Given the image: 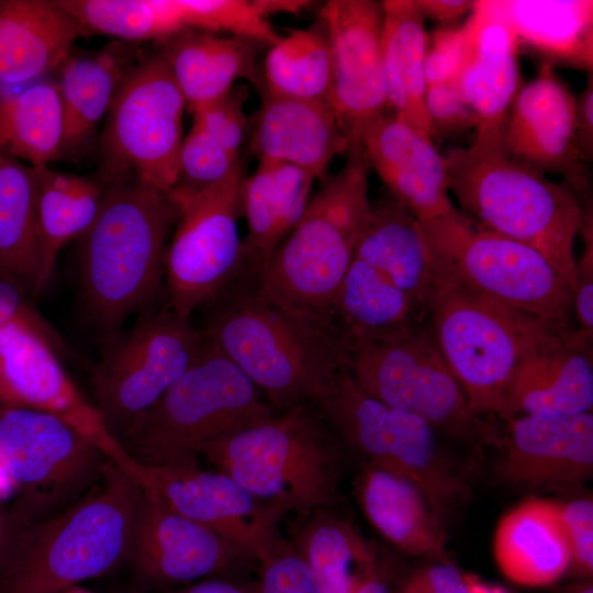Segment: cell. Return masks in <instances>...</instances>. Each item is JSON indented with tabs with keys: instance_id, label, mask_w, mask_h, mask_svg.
Instances as JSON below:
<instances>
[{
	"instance_id": "obj_1",
	"label": "cell",
	"mask_w": 593,
	"mask_h": 593,
	"mask_svg": "<svg viewBox=\"0 0 593 593\" xmlns=\"http://www.w3.org/2000/svg\"><path fill=\"white\" fill-rule=\"evenodd\" d=\"M347 153L345 165L321 179L301 221L262 267L255 289L262 299L335 335L332 305L372 209L366 155L359 147Z\"/></svg>"
},
{
	"instance_id": "obj_2",
	"label": "cell",
	"mask_w": 593,
	"mask_h": 593,
	"mask_svg": "<svg viewBox=\"0 0 593 593\" xmlns=\"http://www.w3.org/2000/svg\"><path fill=\"white\" fill-rule=\"evenodd\" d=\"M449 190L481 226L542 254L573 289L574 244L585 212L564 181L512 158L501 136L475 134L446 156Z\"/></svg>"
},
{
	"instance_id": "obj_3",
	"label": "cell",
	"mask_w": 593,
	"mask_h": 593,
	"mask_svg": "<svg viewBox=\"0 0 593 593\" xmlns=\"http://www.w3.org/2000/svg\"><path fill=\"white\" fill-rule=\"evenodd\" d=\"M142 494L136 480L110 462L82 497L8 542L0 593H61L110 571L130 555Z\"/></svg>"
},
{
	"instance_id": "obj_4",
	"label": "cell",
	"mask_w": 593,
	"mask_h": 593,
	"mask_svg": "<svg viewBox=\"0 0 593 593\" xmlns=\"http://www.w3.org/2000/svg\"><path fill=\"white\" fill-rule=\"evenodd\" d=\"M178 216L169 193L137 181L109 184L80 237L79 282L92 322L109 336L153 305Z\"/></svg>"
},
{
	"instance_id": "obj_5",
	"label": "cell",
	"mask_w": 593,
	"mask_h": 593,
	"mask_svg": "<svg viewBox=\"0 0 593 593\" xmlns=\"http://www.w3.org/2000/svg\"><path fill=\"white\" fill-rule=\"evenodd\" d=\"M204 337L267 398L276 412L320 403L349 357L339 337L253 293L222 304Z\"/></svg>"
},
{
	"instance_id": "obj_6",
	"label": "cell",
	"mask_w": 593,
	"mask_h": 593,
	"mask_svg": "<svg viewBox=\"0 0 593 593\" xmlns=\"http://www.w3.org/2000/svg\"><path fill=\"white\" fill-rule=\"evenodd\" d=\"M342 445L321 412L301 403L212 443L202 457L284 515L336 503Z\"/></svg>"
},
{
	"instance_id": "obj_7",
	"label": "cell",
	"mask_w": 593,
	"mask_h": 593,
	"mask_svg": "<svg viewBox=\"0 0 593 593\" xmlns=\"http://www.w3.org/2000/svg\"><path fill=\"white\" fill-rule=\"evenodd\" d=\"M273 414L260 391L205 338L198 359L121 444L141 465H199L209 445Z\"/></svg>"
},
{
	"instance_id": "obj_8",
	"label": "cell",
	"mask_w": 593,
	"mask_h": 593,
	"mask_svg": "<svg viewBox=\"0 0 593 593\" xmlns=\"http://www.w3.org/2000/svg\"><path fill=\"white\" fill-rule=\"evenodd\" d=\"M418 223L433 272L504 309L575 327L572 290L538 250L481 226L456 208Z\"/></svg>"
},
{
	"instance_id": "obj_9",
	"label": "cell",
	"mask_w": 593,
	"mask_h": 593,
	"mask_svg": "<svg viewBox=\"0 0 593 593\" xmlns=\"http://www.w3.org/2000/svg\"><path fill=\"white\" fill-rule=\"evenodd\" d=\"M422 322L350 345L351 377L370 396L423 418L437 433L478 448H501L504 433L470 410L430 324Z\"/></svg>"
},
{
	"instance_id": "obj_10",
	"label": "cell",
	"mask_w": 593,
	"mask_h": 593,
	"mask_svg": "<svg viewBox=\"0 0 593 593\" xmlns=\"http://www.w3.org/2000/svg\"><path fill=\"white\" fill-rule=\"evenodd\" d=\"M426 314L470 410L488 418L497 417L524 355L570 329L499 306L433 271Z\"/></svg>"
},
{
	"instance_id": "obj_11",
	"label": "cell",
	"mask_w": 593,
	"mask_h": 593,
	"mask_svg": "<svg viewBox=\"0 0 593 593\" xmlns=\"http://www.w3.org/2000/svg\"><path fill=\"white\" fill-rule=\"evenodd\" d=\"M320 412L342 444L368 463L416 484L444 521L462 503L469 486L423 418L393 409L366 393L348 369L338 373Z\"/></svg>"
},
{
	"instance_id": "obj_12",
	"label": "cell",
	"mask_w": 593,
	"mask_h": 593,
	"mask_svg": "<svg viewBox=\"0 0 593 593\" xmlns=\"http://www.w3.org/2000/svg\"><path fill=\"white\" fill-rule=\"evenodd\" d=\"M186 109L160 54H141L107 113L100 157L108 186L137 181L169 193L178 176Z\"/></svg>"
},
{
	"instance_id": "obj_13",
	"label": "cell",
	"mask_w": 593,
	"mask_h": 593,
	"mask_svg": "<svg viewBox=\"0 0 593 593\" xmlns=\"http://www.w3.org/2000/svg\"><path fill=\"white\" fill-rule=\"evenodd\" d=\"M112 462L66 421L29 407L0 409V463L22 492L23 526L75 503Z\"/></svg>"
},
{
	"instance_id": "obj_14",
	"label": "cell",
	"mask_w": 593,
	"mask_h": 593,
	"mask_svg": "<svg viewBox=\"0 0 593 593\" xmlns=\"http://www.w3.org/2000/svg\"><path fill=\"white\" fill-rule=\"evenodd\" d=\"M204 345L202 332L169 304L143 310L125 335L111 339L92 376L93 404L120 443L191 367Z\"/></svg>"
},
{
	"instance_id": "obj_15",
	"label": "cell",
	"mask_w": 593,
	"mask_h": 593,
	"mask_svg": "<svg viewBox=\"0 0 593 593\" xmlns=\"http://www.w3.org/2000/svg\"><path fill=\"white\" fill-rule=\"evenodd\" d=\"M243 167L184 197L171 195L178 216L167 246L164 276L168 304L181 318L217 299L243 268L240 186Z\"/></svg>"
},
{
	"instance_id": "obj_16",
	"label": "cell",
	"mask_w": 593,
	"mask_h": 593,
	"mask_svg": "<svg viewBox=\"0 0 593 593\" xmlns=\"http://www.w3.org/2000/svg\"><path fill=\"white\" fill-rule=\"evenodd\" d=\"M56 350L44 334L27 324L13 323L0 329V384L7 405L34 409L66 421L133 477L137 462L70 380Z\"/></svg>"
},
{
	"instance_id": "obj_17",
	"label": "cell",
	"mask_w": 593,
	"mask_h": 593,
	"mask_svg": "<svg viewBox=\"0 0 593 593\" xmlns=\"http://www.w3.org/2000/svg\"><path fill=\"white\" fill-rule=\"evenodd\" d=\"M318 22L332 56L328 102L345 130L349 149L359 147L365 130L387 115L389 107L382 57V1L328 0L320 10Z\"/></svg>"
},
{
	"instance_id": "obj_18",
	"label": "cell",
	"mask_w": 593,
	"mask_h": 593,
	"mask_svg": "<svg viewBox=\"0 0 593 593\" xmlns=\"http://www.w3.org/2000/svg\"><path fill=\"white\" fill-rule=\"evenodd\" d=\"M135 480L168 508L243 547L257 562L281 536L283 515L219 470L138 463Z\"/></svg>"
},
{
	"instance_id": "obj_19",
	"label": "cell",
	"mask_w": 593,
	"mask_h": 593,
	"mask_svg": "<svg viewBox=\"0 0 593 593\" xmlns=\"http://www.w3.org/2000/svg\"><path fill=\"white\" fill-rule=\"evenodd\" d=\"M128 558L145 583L158 586L226 577L257 561L243 547L174 512L145 490Z\"/></svg>"
},
{
	"instance_id": "obj_20",
	"label": "cell",
	"mask_w": 593,
	"mask_h": 593,
	"mask_svg": "<svg viewBox=\"0 0 593 593\" xmlns=\"http://www.w3.org/2000/svg\"><path fill=\"white\" fill-rule=\"evenodd\" d=\"M502 145L517 161L559 175L577 193L589 186L575 127V97L546 61L521 87L502 127Z\"/></svg>"
},
{
	"instance_id": "obj_21",
	"label": "cell",
	"mask_w": 593,
	"mask_h": 593,
	"mask_svg": "<svg viewBox=\"0 0 593 593\" xmlns=\"http://www.w3.org/2000/svg\"><path fill=\"white\" fill-rule=\"evenodd\" d=\"M499 478L529 489L571 488L593 472V414L521 415L505 421Z\"/></svg>"
},
{
	"instance_id": "obj_22",
	"label": "cell",
	"mask_w": 593,
	"mask_h": 593,
	"mask_svg": "<svg viewBox=\"0 0 593 593\" xmlns=\"http://www.w3.org/2000/svg\"><path fill=\"white\" fill-rule=\"evenodd\" d=\"M592 338L574 327L527 351L510 379L497 418L592 412Z\"/></svg>"
},
{
	"instance_id": "obj_23",
	"label": "cell",
	"mask_w": 593,
	"mask_h": 593,
	"mask_svg": "<svg viewBox=\"0 0 593 593\" xmlns=\"http://www.w3.org/2000/svg\"><path fill=\"white\" fill-rule=\"evenodd\" d=\"M359 147L392 193L419 222L455 209L445 156L432 137L396 116L384 115L362 133Z\"/></svg>"
},
{
	"instance_id": "obj_24",
	"label": "cell",
	"mask_w": 593,
	"mask_h": 593,
	"mask_svg": "<svg viewBox=\"0 0 593 593\" xmlns=\"http://www.w3.org/2000/svg\"><path fill=\"white\" fill-rule=\"evenodd\" d=\"M259 92L260 107L249 130L251 153L258 161L284 163L316 179L324 178L332 160L349 149L348 137L329 102Z\"/></svg>"
},
{
	"instance_id": "obj_25",
	"label": "cell",
	"mask_w": 593,
	"mask_h": 593,
	"mask_svg": "<svg viewBox=\"0 0 593 593\" xmlns=\"http://www.w3.org/2000/svg\"><path fill=\"white\" fill-rule=\"evenodd\" d=\"M467 49L456 79L457 88L474 114L475 134L500 136L510 107L523 86L518 43L506 24L484 1H474L463 24Z\"/></svg>"
},
{
	"instance_id": "obj_26",
	"label": "cell",
	"mask_w": 593,
	"mask_h": 593,
	"mask_svg": "<svg viewBox=\"0 0 593 593\" xmlns=\"http://www.w3.org/2000/svg\"><path fill=\"white\" fill-rule=\"evenodd\" d=\"M157 51L180 89L187 109L224 98L239 79L261 83L258 56L265 45L244 37L186 31L159 41Z\"/></svg>"
},
{
	"instance_id": "obj_27",
	"label": "cell",
	"mask_w": 593,
	"mask_h": 593,
	"mask_svg": "<svg viewBox=\"0 0 593 593\" xmlns=\"http://www.w3.org/2000/svg\"><path fill=\"white\" fill-rule=\"evenodd\" d=\"M80 34L58 0H0V91L57 70Z\"/></svg>"
},
{
	"instance_id": "obj_28",
	"label": "cell",
	"mask_w": 593,
	"mask_h": 593,
	"mask_svg": "<svg viewBox=\"0 0 593 593\" xmlns=\"http://www.w3.org/2000/svg\"><path fill=\"white\" fill-rule=\"evenodd\" d=\"M316 178L289 164L260 160L240 186L242 216L247 234L243 238V268L256 278L262 267L301 221Z\"/></svg>"
},
{
	"instance_id": "obj_29",
	"label": "cell",
	"mask_w": 593,
	"mask_h": 593,
	"mask_svg": "<svg viewBox=\"0 0 593 593\" xmlns=\"http://www.w3.org/2000/svg\"><path fill=\"white\" fill-rule=\"evenodd\" d=\"M493 551L501 572L512 582L545 586L571 566V551L559 503L528 499L500 521Z\"/></svg>"
},
{
	"instance_id": "obj_30",
	"label": "cell",
	"mask_w": 593,
	"mask_h": 593,
	"mask_svg": "<svg viewBox=\"0 0 593 593\" xmlns=\"http://www.w3.org/2000/svg\"><path fill=\"white\" fill-rule=\"evenodd\" d=\"M356 492L367 519L391 544L412 556L450 561L444 521L412 481L368 463Z\"/></svg>"
},
{
	"instance_id": "obj_31",
	"label": "cell",
	"mask_w": 593,
	"mask_h": 593,
	"mask_svg": "<svg viewBox=\"0 0 593 593\" xmlns=\"http://www.w3.org/2000/svg\"><path fill=\"white\" fill-rule=\"evenodd\" d=\"M248 97V86L237 85L221 100L191 112L192 125L181 143L171 195L193 194L243 167L242 147L251 123L245 112Z\"/></svg>"
},
{
	"instance_id": "obj_32",
	"label": "cell",
	"mask_w": 593,
	"mask_h": 593,
	"mask_svg": "<svg viewBox=\"0 0 593 593\" xmlns=\"http://www.w3.org/2000/svg\"><path fill=\"white\" fill-rule=\"evenodd\" d=\"M296 514L290 525L289 541L322 593H355L379 569L373 546L332 507Z\"/></svg>"
},
{
	"instance_id": "obj_33",
	"label": "cell",
	"mask_w": 593,
	"mask_h": 593,
	"mask_svg": "<svg viewBox=\"0 0 593 593\" xmlns=\"http://www.w3.org/2000/svg\"><path fill=\"white\" fill-rule=\"evenodd\" d=\"M139 55L133 44L118 40L92 55L68 54L56 80L64 115V154L93 135Z\"/></svg>"
},
{
	"instance_id": "obj_34",
	"label": "cell",
	"mask_w": 593,
	"mask_h": 593,
	"mask_svg": "<svg viewBox=\"0 0 593 593\" xmlns=\"http://www.w3.org/2000/svg\"><path fill=\"white\" fill-rule=\"evenodd\" d=\"M522 43L549 57L592 71L593 1L485 0Z\"/></svg>"
},
{
	"instance_id": "obj_35",
	"label": "cell",
	"mask_w": 593,
	"mask_h": 593,
	"mask_svg": "<svg viewBox=\"0 0 593 593\" xmlns=\"http://www.w3.org/2000/svg\"><path fill=\"white\" fill-rule=\"evenodd\" d=\"M354 257L382 273L426 314L429 255L418 220L394 198L372 205Z\"/></svg>"
},
{
	"instance_id": "obj_36",
	"label": "cell",
	"mask_w": 593,
	"mask_h": 593,
	"mask_svg": "<svg viewBox=\"0 0 593 593\" xmlns=\"http://www.w3.org/2000/svg\"><path fill=\"white\" fill-rule=\"evenodd\" d=\"M382 57L388 103L394 116L432 136L425 109L428 37L415 0H385Z\"/></svg>"
},
{
	"instance_id": "obj_37",
	"label": "cell",
	"mask_w": 593,
	"mask_h": 593,
	"mask_svg": "<svg viewBox=\"0 0 593 593\" xmlns=\"http://www.w3.org/2000/svg\"><path fill=\"white\" fill-rule=\"evenodd\" d=\"M424 315L405 292L354 257L335 295L331 321L348 349L355 343L398 332Z\"/></svg>"
},
{
	"instance_id": "obj_38",
	"label": "cell",
	"mask_w": 593,
	"mask_h": 593,
	"mask_svg": "<svg viewBox=\"0 0 593 593\" xmlns=\"http://www.w3.org/2000/svg\"><path fill=\"white\" fill-rule=\"evenodd\" d=\"M41 270L34 168L0 154V279L36 298Z\"/></svg>"
},
{
	"instance_id": "obj_39",
	"label": "cell",
	"mask_w": 593,
	"mask_h": 593,
	"mask_svg": "<svg viewBox=\"0 0 593 593\" xmlns=\"http://www.w3.org/2000/svg\"><path fill=\"white\" fill-rule=\"evenodd\" d=\"M33 168L42 290L51 279L60 249L72 238L81 237L96 221L104 189L92 179L60 172L48 165Z\"/></svg>"
},
{
	"instance_id": "obj_40",
	"label": "cell",
	"mask_w": 593,
	"mask_h": 593,
	"mask_svg": "<svg viewBox=\"0 0 593 593\" xmlns=\"http://www.w3.org/2000/svg\"><path fill=\"white\" fill-rule=\"evenodd\" d=\"M0 154L35 167L64 155V115L56 81L0 93Z\"/></svg>"
},
{
	"instance_id": "obj_41",
	"label": "cell",
	"mask_w": 593,
	"mask_h": 593,
	"mask_svg": "<svg viewBox=\"0 0 593 593\" xmlns=\"http://www.w3.org/2000/svg\"><path fill=\"white\" fill-rule=\"evenodd\" d=\"M81 34L110 35L135 43L163 41L191 31L184 0H58Z\"/></svg>"
},
{
	"instance_id": "obj_42",
	"label": "cell",
	"mask_w": 593,
	"mask_h": 593,
	"mask_svg": "<svg viewBox=\"0 0 593 593\" xmlns=\"http://www.w3.org/2000/svg\"><path fill=\"white\" fill-rule=\"evenodd\" d=\"M332 56L322 25L291 30L268 47L258 90L287 98L328 101Z\"/></svg>"
},
{
	"instance_id": "obj_43",
	"label": "cell",
	"mask_w": 593,
	"mask_h": 593,
	"mask_svg": "<svg viewBox=\"0 0 593 593\" xmlns=\"http://www.w3.org/2000/svg\"><path fill=\"white\" fill-rule=\"evenodd\" d=\"M197 31L248 38L266 47L276 44L281 35L268 20L261 0H187Z\"/></svg>"
},
{
	"instance_id": "obj_44",
	"label": "cell",
	"mask_w": 593,
	"mask_h": 593,
	"mask_svg": "<svg viewBox=\"0 0 593 593\" xmlns=\"http://www.w3.org/2000/svg\"><path fill=\"white\" fill-rule=\"evenodd\" d=\"M255 593H322L311 570L281 536L258 560Z\"/></svg>"
},
{
	"instance_id": "obj_45",
	"label": "cell",
	"mask_w": 593,
	"mask_h": 593,
	"mask_svg": "<svg viewBox=\"0 0 593 593\" xmlns=\"http://www.w3.org/2000/svg\"><path fill=\"white\" fill-rule=\"evenodd\" d=\"M425 109L432 136L459 134L478 125L477 119L463 101L456 81L427 86Z\"/></svg>"
},
{
	"instance_id": "obj_46",
	"label": "cell",
	"mask_w": 593,
	"mask_h": 593,
	"mask_svg": "<svg viewBox=\"0 0 593 593\" xmlns=\"http://www.w3.org/2000/svg\"><path fill=\"white\" fill-rule=\"evenodd\" d=\"M561 521L571 551L572 570L591 578L593 572V501L577 499L559 504Z\"/></svg>"
},
{
	"instance_id": "obj_47",
	"label": "cell",
	"mask_w": 593,
	"mask_h": 593,
	"mask_svg": "<svg viewBox=\"0 0 593 593\" xmlns=\"http://www.w3.org/2000/svg\"><path fill=\"white\" fill-rule=\"evenodd\" d=\"M467 49L465 25L457 29L438 30L428 43L425 75L426 87L456 81Z\"/></svg>"
},
{
	"instance_id": "obj_48",
	"label": "cell",
	"mask_w": 593,
	"mask_h": 593,
	"mask_svg": "<svg viewBox=\"0 0 593 593\" xmlns=\"http://www.w3.org/2000/svg\"><path fill=\"white\" fill-rule=\"evenodd\" d=\"M581 234L584 235L585 249L575 261V278L572 289V313L578 329L593 336V240L592 222L585 216Z\"/></svg>"
},
{
	"instance_id": "obj_49",
	"label": "cell",
	"mask_w": 593,
	"mask_h": 593,
	"mask_svg": "<svg viewBox=\"0 0 593 593\" xmlns=\"http://www.w3.org/2000/svg\"><path fill=\"white\" fill-rule=\"evenodd\" d=\"M469 578L451 561H435L409 575L396 593H469Z\"/></svg>"
},
{
	"instance_id": "obj_50",
	"label": "cell",
	"mask_w": 593,
	"mask_h": 593,
	"mask_svg": "<svg viewBox=\"0 0 593 593\" xmlns=\"http://www.w3.org/2000/svg\"><path fill=\"white\" fill-rule=\"evenodd\" d=\"M26 294L0 279V329L13 323L27 324L44 334L57 348L60 340L48 324L31 307Z\"/></svg>"
},
{
	"instance_id": "obj_51",
	"label": "cell",
	"mask_w": 593,
	"mask_h": 593,
	"mask_svg": "<svg viewBox=\"0 0 593 593\" xmlns=\"http://www.w3.org/2000/svg\"><path fill=\"white\" fill-rule=\"evenodd\" d=\"M575 127L581 156L585 163L593 157V76L592 71L581 93L575 97Z\"/></svg>"
},
{
	"instance_id": "obj_52",
	"label": "cell",
	"mask_w": 593,
	"mask_h": 593,
	"mask_svg": "<svg viewBox=\"0 0 593 593\" xmlns=\"http://www.w3.org/2000/svg\"><path fill=\"white\" fill-rule=\"evenodd\" d=\"M424 18H432L438 22H451L474 5L471 0H415Z\"/></svg>"
},
{
	"instance_id": "obj_53",
	"label": "cell",
	"mask_w": 593,
	"mask_h": 593,
	"mask_svg": "<svg viewBox=\"0 0 593 593\" xmlns=\"http://www.w3.org/2000/svg\"><path fill=\"white\" fill-rule=\"evenodd\" d=\"M163 593H255V591L254 583L244 584L226 577H213Z\"/></svg>"
},
{
	"instance_id": "obj_54",
	"label": "cell",
	"mask_w": 593,
	"mask_h": 593,
	"mask_svg": "<svg viewBox=\"0 0 593 593\" xmlns=\"http://www.w3.org/2000/svg\"><path fill=\"white\" fill-rule=\"evenodd\" d=\"M355 593H391L388 579L378 569Z\"/></svg>"
},
{
	"instance_id": "obj_55",
	"label": "cell",
	"mask_w": 593,
	"mask_h": 593,
	"mask_svg": "<svg viewBox=\"0 0 593 593\" xmlns=\"http://www.w3.org/2000/svg\"><path fill=\"white\" fill-rule=\"evenodd\" d=\"M13 488H15L14 483L0 463V497L8 494Z\"/></svg>"
},
{
	"instance_id": "obj_56",
	"label": "cell",
	"mask_w": 593,
	"mask_h": 593,
	"mask_svg": "<svg viewBox=\"0 0 593 593\" xmlns=\"http://www.w3.org/2000/svg\"><path fill=\"white\" fill-rule=\"evenodd\" d=\"M8 541H9V539H8V536L5 534V529H4V526L2 524V521L0 518V568H1L2 561H3L4 555H5V551H7Z\"/></svg>"
},
{
	"instance_id": "obj_57",
	"label": "cell",
	"mask_w": 593,
	"mask_h": 593,
	"mask_svg": "<svg viewBox=\"0 0 593 593\" xmlns=\"http://www.w3.org/2000/svg\"><path fill=\"white\" fill-rule=\"evenodd\" d=\"M564 593H593L592 581H585L569 588Z\"/></svg>"
},
{
	"instance_id": "obj_58",
	"label": "cell",
	"mask_w": 593,
	"mask_h": 593,
	"mask_svg": "<svg viewBox=\"0 0 593 593\" xmlns=\"http://www.w3.org/2000/svg\"><path fill=\"white\" fill-rule=\"evenodd\" d=\"M61 593H94L92 591H89L87 589H83L79 585H74L71 588H68L67 590L63 591Z\"/></svg>"
},
{
	"instance_id": "obj_59",
	"label": "cell",
	"mask_w": 593,
	"mask_h": 593,
	"mask_svg": "<svg viewBox=\"0 0 593 593\" xmlns=\"http://www.w3.org/2000/svg\"><path fill=\"white\" fill-rule=\"evenodd\" d=\"M492 593H511L501 586L493 585Z\"/></svg>"
},
{
	"instance_id": "obj_60",
	"label": "cell",
	"mask_w": 593,
	"mask_h": 593,
	"mask_svg": "<svg viewBox=\"0 0 593 593\" xmlns=\"http://www.w3.org/2000/svg\"><path fill=\"white\" fill-rule=\"evenodd\" d=\"M0 403H2V404H3V406H7V399H5V394H4L3 390H2V387H1V384H0Z\"/></svg>"
},
{
	"instance_id": "obj_61",
	"label": "cell",
	"mask_w": 593,
	"mask_h": 593,
	"mask_svg": "<svg viewBox=\"0 0 593 593\" xmlns=\"http://www.w3.org/2000/svg\"><path fill=\"white\" fill-rule=\"evenodd\" d=\"M134 593H136V592H134Z\"/></svg>"
}]
</instances>
